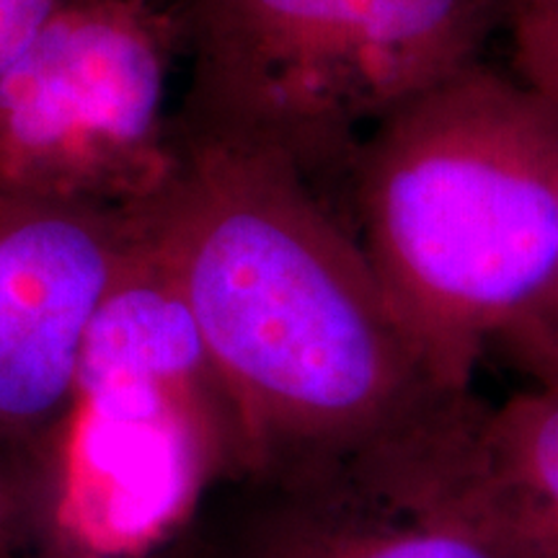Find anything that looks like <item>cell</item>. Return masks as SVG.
Segmentation results:
<instances>
[{
	"mask_svg": "<svg viewBox=\"0 0 558 558\" xmlns=\"http://www.w3.org/2000/svg\"><path fill=\"white\" fill-rule=\"evenodd\" d=\"M171 137V177L137 213L228 390L246 473L347 463L463 399L432 383L344 209L295 160L173 114Z\"/></svg>",
	"mask_w": 558,
	"mask_h": 558,
	"instance_id": "obj_1",
	"label": "cell"
},
{
	"mask_svg": "<svg viewBox=\"0 0 558 558\" xmlns=\"http://www.w3.org/2000/svg\"><path fill=\"white\" fill-rule=\"evenodd\" d=\"M344 215L432 383L471 396L556 269L558 109L471 62L367 130Z\"/></svg>",
	"mask_w": 558,
	"mask_h": 558,
	"instance_id": "obj_2",
	"label": "cell"
},
{
	"mask_svg": "<svg viewBox=\"0 0 558 558\" xmlns=\"http://www.w3.org/2000/svg\"><path fill=\"white\" fill-rule=\"evenodd\" d=\"M190 86L173 120L269 145L344 209L362 137L484 58L507 0H181Z\"/></svg>",
	"mask_w": 558,
	"mask_h": 558,
	"instance_id": "obj_3",
	"label": "cell"
},
{
	"mask_svg": "<svg viewBox=\"0 0 558 558\" xmlns=\"http://www.w3.org/2000/svg\"><path fill=\"white\" fill-rule=\"evenodd\" d=\"M226 471H246L239 416L143 228L90 318L45 460L54 541L137 558Z\"/></svg>",
	"mask_w": 558,
	"mask_h": 558,
	"instance_id": "obj_4",
	"label": "cell"
},
{
	"mask_svg": "<svg viewBox=\"0 0 558 558\" xmlns=\"http://www.w3.org/2000/svg\"><path fill=\"white\" fill-rule=\"evenodd\" d=\"M179 52L181 0H68L0 78V177L75 205L150 202L173 171Z\"/></svg>",
	"mask_w": 558,
	"mask_h": 558,
	"instance_id": "obj_5",
	"label": "cell"
},
{
	"mask_svg": "<svg viewBox=\"0 0 558 558\" xmlns=\"http://www.w3.org/2000/svg\"><path fill=\"white\" fill-rule=\"evenodd\" d=\"M140 235L137 207L75 205L0 177V442L41 471L90 318Z\"/></svg>",
	"mask_w": 558,
	"mask_h": 558,
	"instance_id": "obj_6",
	"label": "cell"
},
{
	"mask_svg": "<svg viewBox=\"0 0 558 558\" xmlns=\"http://www.w3.org/2000/svg\"><path fill=\"white\" fill-rule=\"evenodd\" d=\"M465 399L347 463L279 481L246 558H518L458 469Z\"/></svg>",
	"mask_w": 558,
	"mask_h": 558,
	"instance_id": "obj_7",
	"label": "cell"
},
{
	"mask_svg": "<svg viewBox=\"0 0 558 558\" xmlns=\"http://www.w3.org/2000/svg\"><path fill=\"white\" fill-rule=\"evenodd\" d=\"M465 486L518 558H558V390L530 388L499 407L471 399L456 422Z\"/></svg>",
	"mask_w": 558,
	"mask_h": 558,
	"instance_id": "obj_8",
	"label": "cell"
},
{
	"mask_svg": "<svg viewBox=\"0 0 558 558\" xmlns=\"http://www.w3.org/2000/svg\"><path fill=\"white\" fill-rule=\"evenodd\" d=\"M52 541L45 473L0 442V558H26Z\"/></svg>",
	"mask_w": 558,
	"mask_h": 558,
	"instance_id": "obj_9",
	"label": "cell"
},
{
	"mask_svg": "<svg viewBox=\"0 0 558 558\" xmlns=\"http://www.w3.org/2000/svg\"><path fill=\"white\" fill-rule=\"evenodd\" d=\"M509 73L558 109V0H507Z\"/></svg>",
	"mask_w": 558,
	"mask_h": 558,
	"instance_id": "obj_10",
	"label": "cell"
},
{
	"mask_svg": "<svg viewBox=\"0 0 558 558\" xmlns=\"http://www.w3.org/2000/svg\"><path fill=\"white\" fill-rule=\"evenodd\" d=\"M501 347L535 380V386L558 390V259L538 305Z\"/></svg>",
	"mask_w": 558,
	"mask_h": 558,
	"instance_id": "obj_11",
	"label": "cell"
},
{
	"mask_svg": "<svg viewBox=\"0 0 558 558\" xmlns=\"http://www.w3.org/2000/svg\"><path fill=\"white\" fill-rule=\"evenodd\" d=\"M68 0H0V78Z\"/></svg>",
	"mask_w": 558,
	"mask_h": 558,
	"instance_id": "obj_12",
	"label": "cell"
},
{
	"mask_svg": "<svg viewBox=\"0 0 558 558\" xmlns=\"http://www.w3.org/2000/svg\"><path fill=\"white\" fill-rule=\"evenodd\" d=\"M26 558H107V556L90 554V550H86V548L70 546V543H62V541H52V543H47L45 548L34 550V554Z\"/></svg>",
	"mask_w": 558,
	"mask_h": 558,
	"instance_id": "obj_13",
	"label": "cell"
}]
</instances>
